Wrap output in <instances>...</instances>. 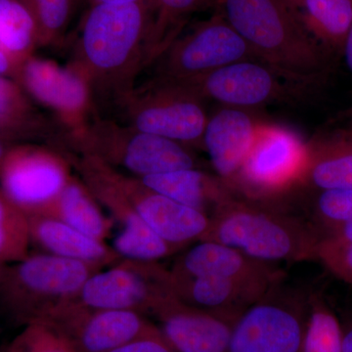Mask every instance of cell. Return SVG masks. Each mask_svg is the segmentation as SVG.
Returning <instances> with one entry per match:
<instances>
[{"mask_svg": "<svg viewBox=\"0 0 352 352\" xmlns=\"http://www.w3.org/2000/svg\"><path fill=\"white\" fill-rule=\"evenodd\" d=\"M308 145L283 127L256 129L251 150L228 186L248 200L270 204L302 187Z\"/></svg>", "mask_w": 352, "mask_h": 352, "instance_id": "obj_4", "label": "cell"}, {"mask_svg": "<svg viewBox=\"0 0 352 352\" xmlns=\"http://www.w3.org/2000/svg\"><path fill=\"white\" fill-rule=\"evenodd\" d=\"M203 99L178 83L162 80L132 113L136 131L188 145H203L208 115Z\"/></svg>", "mask_w": 352, "mask_h": 352, "instance_id": "obj_14", "label": "cell"}, {"mask_svg": "<svg viewBox=\"0 0 352 352\" xmlns=\"http://www.w3.org/2000/svg\"><path fill=\"white\" fill-rule=\"evenodd\" d=\"M342 54L344 55L347 69L352 75V25L342 45Z\"/></svg>", "mask_w": 352, "mask_h": 352, "instance_id": "obj_38", "label": "cell"}, {"mask_svg": "<svg viewBox=\"0 0 352 352\" xmlns=\"http://www.w3.org/2000/svg\"><path fill=\"white\" fill-rule=\"evenodd\" d=\"M29 106L17 85L0 76V127H15L24 122Z\"/></svg>", "mask_w": 352, "mask_h": 352, "instance_id": "obj_34", "label": "cell"}, {"mask_svg": "<svg viewBox=\"0 0 352 352\" xmlns=\"http://www.w3.org/2000/svg\"><path fill=\"white\" fill-rule=\"evenodd\" d=\"M316 259L336 277L352 285V244L321 238L317 245Z\"/></svg>", "mask_w": 352, "mask_h": 352, "instance_id": "obj_33", "label": "cell"}, {"mask_svg": "<svg viewBox=\"0 0 352 352\" xmlns=\"http://www.w3.org/2000/svg\"><path fill=\"white\" fill-rule=\"evenodd\" d=\"M71 178L63 157L39 148L8 150L0 163V191L28 217L54 200Z\"/></svg>", "mask_w": 352, "mask_h": 352, "instance_id": "obj_13", "label": "cell"}, {"mask_svg": "<svg viewBox=\"0 0 352 352\" xmlns=\"http://www.w3.org/2000/svg\"><path fill=\"white\" fill-rule=\"evenodd\" d=\"M138 179L148 188L200 210L210 217L220 205L235 195L223 180L198 168L144 176Z\"/></svg>", "mask_w": 352, "mask_h": 352, "instance_id": "obj_22", "label": "cell"}, {"mask_svg": "<svg viewBox=\"0 0 352 352\" xmlns=\"http://www.w3.org/2000/svg\"><path fill=\"white\" fill-rule=\"evenodd\" d=\"M164 52L162 80L184 82L245 60H258L244 38L217 11L178 36Z\"/></svg>", "mask_w": 352, "mask_h": 352, "instance_id": "obj_8", "label": "cell"}, {"mask_svg": "<svg viewBox=\"0 0 352 352\" xmlns=\"http://www.w3.org/2000/svg\"><path fill=\"white\" fill-rule=\"evenodd\" d=\"M321 238L342 243V244H352V220L344 226L333 229L330 232L324 234Z\"/></svg>", "mask_w": 352, "mask_h": 352, "instance_id": "obj_36", "label": "cell"}, {"mask_svg": "<svg viewBox=\"0 0 352 352\" xmlns=\"http://www.w3.org/2000/svg\"><path fill=\"white\" fill-rule=\"evenodd\" d=\"M175 298L170 270L159 261L122 258L88 278L75 300L94 309L129 310L154 317Z\"/></svg>", "mask_w": 352, "mask_h": 352, "instance_id": "obj_5", "label": "cell"}, {"mask_svg": "<svg viewBox=\"0 0 352 352\" xmlns=\"http://www.w3.org/2000/svg\"><path fill=\"white\" fill-rule=\"evenodd\" d=\"M154 318L164 340L175 352H226L239 317L208 311L175 298Z\"/></svg>", "mask_w": 352, "mask_h": 352, "instance_id": "obj_16", "label": "cell"}, {"mask_svg": "<svg viewBox=\"0 0 352 352\" xmlns=\"http://www.w3.org/2000/svg\"><path fill=\"white\" fill-rule=\"evenodd\" d=\"M173 281L176 296L182 302L236 318L273 287L210 276L184 279L173 277Z\"/></svg>", "mask_w": 352, "mask_h": 352, "instance_id": "obj_20", "label": "cell"}, {"mask_svg": "<svg viewBox=\"0 0 352 352\" xmlns=\"http://www.w3.org/2000/svg\"><path fill=\"white\" fill-rule=\"evenodd\" d=\"M36 215L60 220L76 230L103 242L111 235L113 228V220L104 214L98 201L87 185L73 178L61 193Z\"/></svg>", "mask_w": 352, "mask_h": 352, "instance_id": "obj_24", "label": "cell"}, {"mask_svg": "<svg viewBox=\"0 0 352 352\" xmlns=\"http://www.w3.org/2000/svg\"><path fill=\"white\" fill-rule=\"evenodd\" d=\"M20 62L14 59L12 56L7 54L3 50H0V76H4L10 71L18 69Z\"/></svg>", "mask_w": 352, "mask_h": 352, "instance_id": "obj_37", "label": "cell"}, {"mask_svg": "<svg viewBox=\"0 0 352 352\" xmlns=\"http://www.w3.org/2000/svg\"><path fill=\"white\" fill-rule=\"evenodd\" d=\"M258 124L251 111L224 107L208 117L203 147L215 175L229 184L239 173L251 150Z\"/></svg>", "mask_w": 352, "mask_h": 352, "instance_id": "obj_18", "label": "cell"}, {"mask_svg": "<svg viewBox=\"0 0 352 352\" xmlns=\"http://www.w3.org/2000/svg\"><path fill=\"white\" fill-rule=\"evenodd\" d=\"M344 352H352V318L342 322Z\"/></svg>", "mask_w": 352, "mask_h": 352, "instance_id": "obj_39", "label": "cell"}, {"mask_svg": "<svg viewBox=\"0 0 352 352\" xmlns=\"http://www.w3.org/2000/svg\"><path fill=\"white\" fill-rule=\"evenodd\" d=\"M6 264L2 263L1 261H0V277H1L2 273H3L4 268H6Z\"/></svg>", "mask_w": 352, "mask_h": 352, "instance_id": "obj_42", "label": "cell"}, {"mask_svg": "<svg viewBox=\"0 0 352 352\" xmlns=\"http://www.w3.org/2000/svg\"><path fill=\"white\" fill-rule=\"evenodd\" d=\"M147 1V0H91L92 4L94 3H107V4H129L138 3V2Z\"/></svg>", "mask_w": 352, "mask_h": 352, "instance_id": "obj_40", "label": "cell"}, {"mask_svg": "<svg viewBox=\"0 0 352 352\" xmlns=\"http://www.w3.org/2000/svg\"><path fill=\"white\" fill-rule=\"evenodd\" d=\"M36 39V21L24 2L0 0V50L22 63Z\"/></svg>", "mask_w": 352, "mask_h": 352, "instance_id": "obj_27", "label": "cell"}, {"mask_svg": "<svg viewBox=\"0 0 352 352\" xmlns=\"http://www.w3.org/2000/svg\"><path fill=\"white\" fill-rule=\"evenodd\" d=\"M59 333L76 352H110L129 342L162 336L148 316L129 310L94 309L75 300L43 322Z\"/></svg>", "mask_w": 352, "mask_h": 352, "instance_id": "obj_9", "label": "cell"}, {"mask_svg": "<svg viewBox=\"0 0 352 352\" xmlns=\"http://www.w3.org/2000/svg\"><path fill=\"white\" fill-rule=\"evenodd\" d=\"M91 133L85 141V155L98 157L112 168H122L134 177L161 175L197 168L188 146L170 139L132 129V132Z\"/></svg>", "mask_w": 352, "mask_h": 352, "instance_id": "obj_11", "label": "cell"}, {"mask_svg": "<svg viewBox=\"0 0 352 352\" xmlns=\"http://www.w3.org/2000/svg\"><path fill=\"white\" fill-rule=\"evenodd\" d=\"M316 193L311 214L320 238L352 220V188L324 190Z\"/></svg>", "mask_w": 352, "mask_h": 352, "instance_id": "obj_30", "label": "cell"}, {"mask_svg": "<svg viewBox=\"0 0 352 352\" xmlns=\"http://www.w3.org/2000/svg\"><path fill=\"white\" fill-rule=\"evenodd\" d=\"M156 19L152 21L148 43L153 52H164L193 14L219 6V0H152Z\"/></svg>", "mask_w": 352, "mask_h": 352, "instance_id": "obj_26", "label": "cell"}, {"mask_svg": "<svg viewBox=\"0 0 352 352\" xmlns=\"http://www.w3.org/2000/svg\"><path fill=\"white\" fill-rule=\"evenodd\" d=\"M217 8L259 61L289 82L314 85L327 72L330 53L307 31L289 0H219Z\"/></svg>", "mask_w": 352, "mask_h": 352, "instance_id": "obj_1", "label": "cell"}, {"mask_svg": "<svg viewBox=\"0 0 352 352\" xmlns=\"http://www.w3.org/2000/svg\"><path fill=\"white\" fill-rule=\"evenodd\" d=\"M29 219L32 243L45 254L91 264L101 270L122 259L103 241L94 239L60 220L41 215L29 217Z\"/></svg>", "mask_w": 352, "mask_h": 352, "instance_id": "obj_21", "label": "cell"}, {"mask_svg": "<svg viewBox=\"0 0 352 352\" xmlns=\"http://www.w3.org/2000/svg\"><path fill=\"white\" fill-rule=\"evenodd\" d=\"M342 322L320 294L308 296V316L300 352H344Z\"/></svg>", "mask_w": 352, "mask_h": 352, "instance_id": "obj_28", "label": "cell"}, {"mask_svg": "<svg viewBox=\"0 0 352 352\" xmlns=\"http://www.w3.org/2000/svg\"><path fill=\"white\" fill-rule=\"evenodd\" d=\"M302 187L312 192L352 188V132L333 131L307 143Z\"/></svg>", "mask_w": 352, "mask_h": 352, "instance_id": "obj_23", "label": "cell"}, {"mask_svg": "<svg viewBox=\"0 0 352 352\" xmlns=\"http://www.w3.org/2000/svg\"><path fill=\"white\" fill-rule=\"evenodd\" d=\"M280 282L240 315L226 352H300L308 296Z\"/></svg>", "mask_w": 352, "mask_h": 352, "instance_id": "obj_6", "label": "cell"}, {"mask_svg": "<svg viewBox=\"0 0 352 352\" xmlns=\"http://www.w3.org/2000/svg\"><path fill=\"white\" fill-rule=\"evenodd\" d=\"M6 352H76L54 329L43 323L25 325Z\"/></svg>", "mask_w": 352, "mask_h": 352, "instance_id": "obj_32", "label": "cell"}, {"mask_svg": "<svg viewBox=\"0 0 352 352\" xmlns=\"http://www.w3.org/2000/svg\"><path fill=\"white\" fill-rule=\"evenodd\" d=\"M113 178L143 221L168 244L182 250L207 234L210 217L145 186L113 168Z\"/></svg>", "mask_w": 352, "mask_h": 352, "instance_id": "obj_15", "label": "cell"}, {"mask_svg": "<svg viewBox=\"0 0 352 352\" xmlns=\"http://www.w3.org/2000/svg\"><path fill=\"white\" fill-rule=\"evenodd\" d=\"M76 0H25L31 10L36 28L38 38L51 41L59 36L67 24Z\"/></svg>", "mask_w": 352, "mask_h": 352, "instance_id": "obj_31", "label": "cell"}, {"mask_svg": "<svg viewBox=\"0 0 352 352\" xmlns=\"http://www.w3.org/2000/svg\"><path fill=\"white\" fill-rule=\"evenodd\" d=\"M308 32L331 52L342 53L352 25V0H289Z\"/></svg>", "mask_w": 352, "mask_h": 352, "instance_id": "obj_25", "label": "cell"}, {"mask_svg": "<svg viewBox=\"0 0 352 352\" xmlns=\"http://www.w3.org/2000/svg\"><path fill=\"white\" fill-rule=\"evenodd\" d=\"M320 235L305 220L238 195L224 201L210 215L201 241H212L239 250L265 263L316 259Z\"/></svg>", "mask_w": 352, "mask_h": 352, "instance_id": "obj_2", "label": "cell"}, {"mask_svg": "<svg viewBox=\"0 0 352 352\" xmlns=\"http://www.w3.org/2000/svg\"><path fill=\"white\" fill-rule=\"evenodd\" d=\"M110 352H175L164 340L163 336L144 338L129 342Z\"/></svg>", "mask_w": 352, "mask_h": 352, "instance_id": "obj_35", "label": "cell"}, {"mask_svg": "<svg viewBox=\"0 0 352 352\" xmlns=\"http://www.w3.org/2000/svg\"><path fill=\"white\" fill-rule=\"evenodd\" d=\"M21 82L41 103L73 120L87 109L89 92L85 78L54 62L25 59L18 68Z\"/></svg>", "mask_w": 352, "mask_h": 352, "instance_id": "obj_19", "label": "cell"}, {"mask_svg": "<svg viewBox=\"0 0 352 352\" xmlns=\"http://www.w3.org/2000/svg\"><path fill=\"white\" fill-rule=\"evenodd\" d=\"M78 168L83 183L120 227L111 247L120 258L159 261L180 251L160 238L139 217L116 182L112 166L85 155Z\"/></svg>", "mask_w": 352, "mask_h": 352, "instance_id": "obj_10", "label": "cell"}, {"mask_svg": "<svg viewBox=\"0 0 352 352\" xmlns=\"http://www.w3.org/2000/svg\"><path fill=\"white\" fill-rule=\"evenodd\" d=\"M29 217L0 191V261L12 264L30 254Z\"/></svg>", "mask_w": 352, "mask_h": 352, "instance_id": "obj_29", "label": "cell"}, {"mask_svg": "<svg viewBox=\"0 0 352 352\" xmlns=\"http://www.w3.org/2000/svg\"><path fill=\"white\" fill-rule=\"evenodd\" d=\"M170 272L178 279L210 276L267 286L284 281L283 271L273 263L258 261L239 250L212 241H199L183 252Z\"/></svg>", "mask_w": 352, "mask_h": 352, "instance_id": "obj_17", "label": "cell"}, {"mask_svg": "<svg viewBox=\"0 0 352 352\" xmlns=\"http://www.w3.org/2000/svg\"><path fill=\"white\" fill-rule=\"evenodd\" d=\"M175 83L188 88L203 100L248 111L291 100L295 94L293 85L300 87L259 60L227 65L188 82Z\"/></svg>", "mask_w": 352, "mask_h": 352, "instance_id": "obj_12", "label": "cell"}, {"mask_svg": "<svg viewBox=\"0 0 352 352\" xmlns=\"http://www.w3.org/2000/svg\"><path fill=\"white\" fill-rule=\"evenodd\" d=\"M7 151H8V149H6V146H4L3 143H2V141L0 140V163H1L4 156H6Z\"/></svg>", "mask_w": 352, "mask_h": 352, "instance_id": "obj_41", "label": "cell"}, {"mask_svg": "<svg viewBox=\"0 0 352 352\" xmlns=\"http://www.w3.org/2000/svg\"><path fill=\"white\" fill-rule=\"evenodd\" d=\"M148 1L92 4L82 29L83 55L92 69L115 73L147 43L152 23Z\"/></svg>", "mask_w": 352, "mask_h": 352, "instance_id": "obj_7", "label": "cell"}, {"mask_svg": "<svg viewBox=\"0 0 352 352\" xmlns=\"http://www.w3.org/2000/svg\"><path fill=\"white\" fill-rule=\"evenodd\" d=\"M101 268L39 252L4 268L0 305L25 325L41 323L58 307L76 300L88 278Z\"/></svg>", "mask_w": 352, "mask_h": 352, "instance_id": "obj_3", "label": "cell"}, {"mask_svg": "<svg viewBox=\"0 0 352 352\" xmlns=\"http://www.w3.org/2000/svg\"><path fill=\"white\" fill-rule=\"evenodd\" d=\"M349 131H351L352 132V113H351V126H349Z\"/></svg>", "mask_w": 352, "mask_h": 352, "instance_id": "obj_43", "label": "cell"}]
</instances>
